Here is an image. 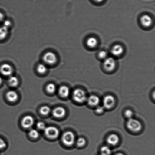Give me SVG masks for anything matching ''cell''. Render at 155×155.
Listing matches in <instances>:
<instances>
[{"label":"cell","instance_id":"6da1fadb","mask_svg":"<svg viewBox=\"0 0 155 155\" xmlns=\"http://www.w3.org/2000/svg\"><path fill=\"white\" fill-rule=\"evenodd\" d=\"M127 126L129 130L134 132L140 131L142 127L141 123L138 120L133 118L128 119L127 123Z\"/></svg>","mask_w":155,"mask_h":155},{"label":"cell","instance_id":"7a4b0ae2","mask_svg":"<svg viewBox=\"0 0 155 155\" xmlns=\"http://www.w3.org/2000/svg\"><path fill=\"white\" fill-rule=\"evenodd\" d=\"M75 137L73 133L70 131L65 132L62 136V141L66 146L70 147L75 142Z\"/></svg>","mask_w":155,"mask_h":155},{"label":"cell","instance_id":"3957f363","mask_svg":"<svg viewBox=\"0 0 155 155\" xmlns=\"http://www.w3.org/2000/svg\"><path fill=\"white\" fill-rule=\"evenodd\" d=\"M72 98L78 103H83L87 100L86 93L83 90L80 89H75L72 94Z\"/></svg>","mask_w":155,"mask_h":155},{"label":"cell","instance_id":"277c9868","mask_svg":"<svg viewBox=\"0 0 155 155\" xmlns=\"http://www.w3.org/2000/svg\"><path fill=\"white\" fill-rule=\"evenodd\" d=\"M45 64L53 65L55 64L58 61L57 55L51 51H48L45 53L42 57Z\"/></svg>","mask_w":155,"mask_h":155},{"label":"cell","instance_id":"5b68a950","mask_svg":"<svg viewBox=\"0 0 155 155\" xmlns=\"http://www.w3.org/2000/svg\"><path fill=\"white\" fill-rule=\"evenodd\" d=\"M45 136L50 139H57L60 134L58 129L54 127H46L44 130Z\"/></svg>","mask_w":155,"mask_h":155},{"label":"cell","instance_id":"8992f818","mask_svg":"<svg viewBox=\"0 0 155 155\" xmlns=\"http://www.w3.org/2000/svg\"><path fill=\"white\" fill-rule=\"evenodd\" d=\"M103 65L106 70L111 72L114 70L116 67V61L113 57H107L104 60Z\"/></svg>","mask_w":155,"mask_h":155},{"label":"cell","instance_id":"52a82bcc","mask_svg":"<svg viewBox=\"0 0 155 155\" xmlns=\"http://www.w3.org/2000/svg\"><path fill=\"white\" fill-rule=\"evenodd\" d=\"M115 102V98L113 96L107 95L103 98V106L104 108L110 109L114 105Z\"/></svg>","mask_w":155,"mask_h":155},{"label":"cell","instance_id":"ba28073f","mask_svg":"<svg viewBox=\"0 0 155 155\" xmlns=\"http://www.w3.org/2000/svg\"><path fill=\"white\" fill-rule=\"evenodd\" d=\"M13 72L12 67L8 63L3 64L0 67V72L4 76H10Z\"/></svg>","mask_w":155,"mask_h":155},{"label":"cell","instance_id":"9c48e42d","mask_svg":"<svg viewBox=\"0 0 155 155\" xmlns=\"http://www.w3.org/2000/svg\"><path fill=\"white\" fill-rule=\"evenodd\" d=\"M34 124V118L30 115H27L24 116L21 121V125L24 128L26 129L29 128L31 127Z\"/></svg>","mask_w":155,"mask_h":155},{"label":"cell","instance_id":"30bf717a","mask_svg":"<svg viewBox=\"0 0 155 155\" xmlns=\"http://www.w3.org/2000/svg\"><path fill=\"white\" fill-rule=\"evenodd\" d=\"M66 114V109L63 107H58L54 108L52 111L53 116L57 118L64 117Z\"/></svg>","mask_w":155,"mask_h":155},{"label":"cell","instance_id":"8fae6325","mask_svg":"<svg viewBox=\"0 0 155 155\" xmlns=\"http://www.w3.org/2000/svg\"><path fill=\"white\" fill-rule=\"evenodd\" d=\"M124 52V48L122 45H116L112 47L111 50V53L114 57H118L121 56Z\"/></svg>","mask_w":155,"mask_h":155},{"label":"cell","instance_id":"7c38bea8","mask_svg":"<svg viewBox=\"0 0 155 155\" xmlns=\"http://www.w3.org/2000/svg\"><path fill=\"white\" fill-rule=\"evenodd\" d=\"M140 22L143 27H148L151 26L152 24L153 20L149 15H145L141 17Z\"/></svg>","mask_w":155,"mask_h":155},{"label":"cell","instance_id":"4fadbf2b","mask_svg":"<svg viewBox=\"0 0 155 155\" xmlns=\"http://www.w3.org/2000/svg\"><path fill=\"white\" fill-rule=\"evenodd\" d=\"M86 101L90 106H97L99 104L100 99L96 95H92L87 99Z\"/></svg>","mask_w":155,"mask_h":155},{"label":"cell","instance_id":"5bb4252c","mask_svg":"<svg viewBox=\"0 0 155 155\" xmlns=\"http://www.w3.org/2000/svg\"><path fill=\"white\" fill-rule=\"evenodd\" d=\"M107 143L109 145L115 146L117 145L119 142V138L118 135L115 134H111L108 137L107 139Z\"/></svg>","mask_w":155,"mask_h":155},{"label":"cell","instance_id":"9a60e30c","mask_svg":"<svg viewBox=\"0 0 155 155\" xmlns=\"http://www.w3.org/2000/svg\"><path fill=\"white\" fill-rule=\"evenodd\" d=\"M6 96L7 100L11 102H15L19 98L18 94L14 91H8L6 94Z\"/></svg>","mask_w":155,"mask_h":155},{"label":"cell","instance_id":"2e32d148","mask_svg":"<svg viewBox=\"0 0 155 155\" xmlns=\"http://www.w3.org/2000/svg\"><path fill=\"white\" fill-rule=\"evenodd\" d=\"M58 92L61 96L63 98H66L69 96L70 91L68 86H62L59 88Z\"/></svg>","mask_w":155,"mask_h":155},{"label":"cell","instance_id":"e0dca14e","mask_svg":"<svg viewBox=\"0 0 155 155\" xmlns=\"http://www.w3.org/2000/svg\"><path fill=\"white\" fill-rule=\"evenodd\" d=\"M98 44V41L96 38L94 37H90L86 41V45L89 48H94L96 47Z\"/></svg>","mask_w":155,"mask_h":155},{"label":"cell","instance_id":"ac0fdd59","mask_svg":"<svg viewBox=\"0 0 155 155\" xmlns=\"http://www.w3.org/2000/svg\"><path fill=\"white\" fill-rule=\"evenodd\" d=\"M8 34V28L4 26L0 27V41L4 40Z\"/></svg>","mask_w":155,"mask_h":155},{"label":"cell","instance_id":"d6986e66","mask_svg":"<svg viewBox=\"0 0 155 155\" xmlns=\"http://www.w3.org/2000/svg\"><path fill=\"white\" fill-rule=\"evenodd\" d=\"M8 83L10 86L15 87L18 86L19 83V80L14 76H10L8 80Z\"/></svg>","mask_w":155,"mask_h":155},{"label":"cell","instance_id":"ffe728a7","mask_svg":"<svg viewBox=\"0 0 155 155\" xmlns=\"http://www.w3.org/2000/svg\"><path fill=\"white\" fill-rule=\"evenodd\" d=\"M36 69L37 72L41 75L46 73L48 71V68L46 65L43 63H40L38 64Z\"/></svg>","mask_w":155,"mask_h":155},{"label":"cell","instance_id":"44dd1931","mask_svg":"<svg viewBox=\"0 0 155 155\" xmlns=\"http://www.w3.org/2000/svg\"><path fill=\"white\" fill-rule=\"evenodd\" d=\"M111 150L107 146H104L101 149V155H110Z\"/></svg>","mask_w":155,"mask_h":155},{"label":"cell","instance_id":"7402d4cb","mask_svg":"<svg viewBox=\"0 0 155 155\" xmlns=\"http://www.w3.org/2000/svg\"><path fill=\"white\" fill-rule=\"evenodd\" d=\"M51 112V109L47 106H44L41 107L40 112L42 115H47L49 114Z\"/></svg>","mask_w":155,"mask_h":155},{"label":"cell","instance_id":"603a6c76","mask_svg":"<svg viewBox=\"0 0 155 155\" xmlns=\"http://www.w3.org/2000/svg\"><path fill=\"white\" fill-rule=\"evenodd\" d=\"M56 90V87L55 85L53 83H49L46 86V90L47 92L50 94L54 93Z\"/></svg>","mask_w":155,"mask_h":155},{"label":"cell","instance_id":"cb8c5ba5","mask_svg":"<svg viewBox=\"0 0 155 155\" xmlns=\"http://www.w3.org/2000/svg\"><path fill=\"white\" fill-rule=\"evenodd\" d=\"M29 135L30 137L33 139H36L39 137V134L38 130L35 129H32L30 130L29 132Z\"/></svg>","mask_w":155,"mask_h":155},{"label":"cell","instance_id":"d4e9b609","mask_svg":"<svg viewBox=\"0 0 155 155\" xmlns=\"http://www.w3.org/2000/svg\"><path fill=\"white\" fill-rule=\"evenodd\" d=\"M86 140L83 137L79 138L77 141V144L78 146L81 147L86 145Z\"/></svg>","mask_w":155,"mask_h":155},{"label":"cell","instance_id":"484cf974","mask_svg":"<svg viewBox=\"0 0 155 155\" xmlns=\"http://www.w3.org/2000/svg\"><path fill=\"white\" fill-rule=\"evenodd\" d=\"M98 56L100 59L104 60L108 57V54L107 51H102L99 53Z\"/></svg>","mask_w":155,"mask_h":155},{"label":"cell","instance_id":"4316f807","mask_svg":"<svg viewBox=\"0 0 155 155\" xmlns=\"http://www.w3.org/2000/svg\"><path fill=\"white\" fill-rule=\"evenodd\" d=\"M124 115L126 118H128V119L133 118V112L130 109H127L124 112Z\"/></svg>","mask_w":155,"mask_h":155},{"label":"cell","instance_id":"83f0119b","mask_svg":"<svg viewBox=\"0 0 155 155\" xmlns=\"http://www.w3.org/2000/svg\"><path fill=\"white\" fill-rule=\"evenodd\" d=\"M36 127L39 130H44L46 127H45V124L42 121H39L36 124Z\"/></svg>","mask_w":155,"mask_h":155},{"label":"cell","instance_id":"f1b7e54d","mask_svg":"<svg viewBox=\"0 0 155 155\" xmlns=\"http://www.w3.org/2000/svg\"><path fill=\"white\" fill-rule=\"evenodd\" d=\"M104 108L103 106H97L96 108L95 109V112L96 113L98 114L102 113L104 111Z\"/></svg>","mask_w":155,"mask_h":155},{"label":"cell","instance_id":"f546056e","mask_svg":"<svg viewBox=\"0 0 155 155\" xmlns=\"http://www.w3.org/2000/svg\"><path fill=\"white\" fill-rule=\"evenodd\" d=\"M7 147V144L4 140L0 138V150L3 149Z\"/></svg>","mask_w":155,"mask_h":155},{"label":"cell","instance_id":"4dcf8cb0","mask_svg":"<svg viewBox=\"0 0 155 155\" xmlns=\"http://www.w3.org/2000/svg\"><path fill=\"white\" fill-rule=\"evenodd\" d=\"M11 22L8 20H7L4 21V23H3V26L6 27L8 28H9V27L11 25Z\"/></svg>","mask_w":155,"mask_h":155},{"label":"cell","instance_id":"1f68e13d","mask_svg":"<svg viewBox=\"0 0 155 155\" xmlns=\"http://www.w3.org/2000/svg\"><path fill=\"white\" fill-rule=\"evenodd\" d=\"M4 18V14H3V13H1V12H0V22L1 21H3Z\"/></svg>","mask_w":155,"mask_h":155},{"label":"cell","instance_id":"d6a6232c","mask_svg":"<svg viewBox=\"0 0 155 155\" xmlns=\"http://www.w3.org/2000/svg\"><path fill=\"white\" fill-rule=\"evenodd\" d=\"M94 1L96 2L100 3L102 2L104 0H94Z\"/></svg>","mask_w":155,"mask_h":155},{"label":"cell","instance_id":"836d02e7","mask_svg":"<svg viewBox=\"0 0 155 155\" xmlns=\"http://www.w3.org/2000/svg\"><path fill=\"white\" fill-rule=\"evenodd\" d=\"M2 81H3L2 78V77H0V85H1L2 84Z\"/></svg>","mask_w":155,"mask_h":155},{"label":"cell","instance_id":"e575fe53","mask_svg":"<svg viewBox=\"0 0 155 155\" xmlns=\"http://www.w3.org/2000/svg\"><path fill=\"white\" fill-rule=\"evenodd\" d=\"M115 155H124L123 154H122V153H118V154H115Z\"/></svg>","mask_w":155,"mask_h":155}]
</instances>
